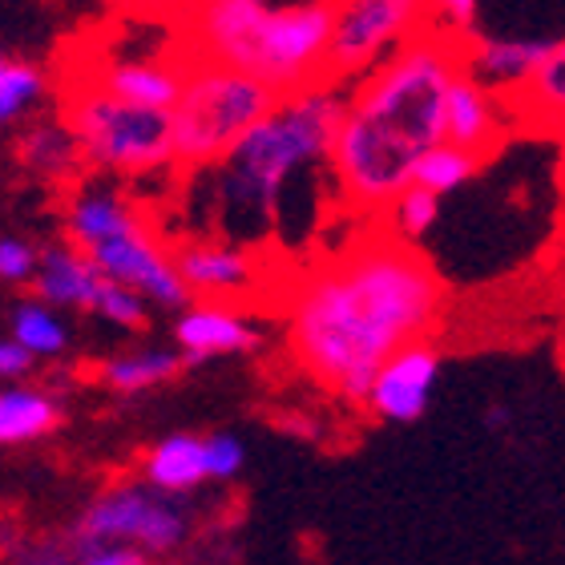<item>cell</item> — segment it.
<instances>
[{"label":"cell","instance_id":"6da1fadb","mask_svg":"<svg viewBox=\"0 0 565 565\" xmlns=\"http://www.w3.org/2000/svg\"><path fill=\"white\" fill-rule=\"evenodd\" d=\"M440 307L445 287L433 263L384 231L299 279L287 303V348L319 388L364 404L384 360L424 340Z\"/></svg>","mask_w":565,"mask_h":565},{"label":"cell","instance_id":"7a4b0ae2","mask_svg":"<svg viewBox=\"0 0 565 565\" xmlns=\"http://www.w3.org/2000/svg\"><path fill=\"white\" fill-rule=\"evenodd\" d=\"M460 70L465 36L428 29L348 85L328 170L352 211L384 214L404 186H413L420 158L448 138V85Z\"/></svg>","mask_w":565,"mask_h":565},{"label":"cell","instance_id":"3957f363","mask_svg":"<svg viewBox=\"0 0 565 565\" xmlns=\"http://www.w3.org/2000/svg\"><path fill=\"white\" fill-rule=\"evenodd\" d=\"M348 85L319 82L282 94L279 106L243 134L223 162L206 166L214 178V211L231 243H250L279 223L282 194L311 166L331 162Z\"/></svg>","mask_w":565,"mask_h":565},{"label":"cell","instance_id":"277c9868","mask_svg":"<svg viewBox=\"0 0 565 565\" xmlns=\"http://www.w3.org/2000/svg\"><path fill=\"white\" fill-rule=\"evenodd\" d=\"M174 21L182 57L247 70L279 94L328 82L331 0H190Z\"/></svg>","mask_w":565,"mask_h":565},{"label":"cell","instance_id":"5b68a950","mask_svg":"<svg viewBox=\"0 0 565 565\" xmlns=\"http://www.w3.org/2000/svg\"><path fill=\"white\" fill-rule=\"evenodd\" d=\"M61 121L73 130L82 158L106 174H158L174 162V109L141 106L106 85L65 73Z\"/></svg>","mask_w":565,"mask_h":565},{"label":"cell","instance_id":"8992f818","mask_svg":"<svg viewBox=\"0 0 565 565\" xmlns=\"http://www.w3.org/2000/svg\"><path fill=\"white\" fill-rule=\"evenodd\" d=\"M279 89L223 61L186 57V85L174 106L178 170H206L235 150L243 134L279 106Z\"/></svg>","mask_w":565,"mask_h":565},{"label":"cell","instance_id":"52a82bcc","mask_svg":"<svg viewBox=\"0 0 565 565\" xmlns=\"http://www.w3.org/2000/svg\"><path fill=\"white\" fill-rule=\"evenodd\" d=\"M428 29L433 0H331L328 82L355 85Z\"/></svg>","mask_w":565,"mask_h":565},{"label":"cell","instance_id":"ba28073f","mask_svg":"<svg viewBox=\"0 0 565 565\" xmlns=\"http://www.w3.org/2000/svg\"><path fill=\"white\" fill-rule=\"evenodd\" d=\"M186 518L182 509L170 501V493L162 489H114V493L97 497L94 505L85 509L77 537L82 542H130L146 554H170L186 537Z\"/></svg>","mask_w":565,"mask_h":565},{"label":"cell","instance_id":"9c48e42d","mask_svg":"<svg viewBox=\"0 0 565 565\" xmlns=\"http://www.w3.org/2000/svg\"><path fill=\"white\" fill-rule=\"evenodd\" d=\"M85 255L97 263V271L106 275V279L126 282V287L141 291L158 307L182 311L194 299V291H190L182 271H178L174 250L153 235L146 218L121 226V231H114L106 238H97L94 247H85Z\"/></svg>","mask_w":565,"mask_h":565},{"label":"cell","instance_id":"30bf717a","mask_svg":"<svg viewBox=\"0 0 565 565\" xmlns=\"http://www.w3.org/2000/svg\"><path fill=\"white\" fill-rule=\"evenodd\" d=\"M440 352L428 340H416L384 360V367L372 380L364 408L384 424H416L428 413L436 384H440Z\"/></svg>","mask_w":565,"mask_h":565},{"label":"cell","instance_id":"8fae6325","mask_svg":"<svg viewBox=\"0 0 565 565\" xmlns=\"http://www.w3.org/2000/svg\"><path fill=\"white\" fill-rule=\"evenodd\" d=\"M77 77H89V82L106 85L114 94L130 97V102H141V106H162V109H174L178 97H182V85H186V57H182V49H178V33H174V45L162 49V53H153V57H106V61H85L77 65Z\"/></svg>","mask_w":565,"mask_h":565},{"label":"cell","instance_id":"7c38bea8","mask_svg":"<svg viewBox=\"0 0 565 565\" xmlns=\"http://www.w3.org/2000/svg\"><path fill=\"white\" fill-rule=\"evenodd\" d=\"M174 263L186 287L199 299H243L259 287V259L250 255L243 243H226V238H194L174 250Z\"/></svg>","mask_w":565,"mask_h":565},{"label":"cell","instance_id":"4fadbf2b","mask_svg":"<svg viewBox=\"0 0 565 565\" xmlns=\"http://www.w3.org/2000/svg\"><path fill=\"white\" fill-rule=\"evenodd\" d=\"M174 340L186 355V364H206L214 355H243L255 352L263 343L259 328L250 323L238 307L218 303V299H202L178 311Z\"/></svg>","mask_w":565,"mask_h":565},{"label":"cell","instance_id":"5bb4252c","mask_svg":"<svg viewBox=\"0 0 565 565\" xmlns=\"http://www.w3.org/2000/svg\"><path fill=\"white\" fill-rule=\"evenodd\" d=\"M554 41L550 36H465V73H472L484 89L518 97L542 70Z\"/></svg>","mask_w":565,"mask_h":565},{"label":"cell","instance_id":"9a60e30c","mask_svg":"<svg viewBox=\"0 0 565 565\" xmlns=\"http://www.w3.org/2000/svg\"><path fill=\"white\" fill-rule=\"evenodd\" d=\"M36 299L53 307H77V311H97L106 275L97 271V263L73 243L41 250V267L33 275Z\"/></svg>","mask_w":565,"mask_h":565},{"label":"cell","instance_id":"2e32d148","mask_svg":"<svg viewBox=\"0 0 565 565\" xmlns=\"http://www.w3.org/2000/svg\"><path fill=\"white\" fill-rule=\"evenodd\" d=\"M445 134H448V141H457V146L481 150L484 158H489V150L497 146V138H501V126H497V94L484 89V85L465 70L448 85Z\"/></svg>","mask_w":565,"mask_h":565},{"label":"cell","instance_id":"e0dca14e","mask_svg":"<svg viewBox=\"0 0 565 565\" xmlns=\"http://www.w3.org/2000/svg\"><path fill=\"white\" fill-rule=\"evenodd\" d=\"M146 484L162 489L170 497L194 493L199 484L211 481V465H206V436H190L174 433L158 440V445L146 452Z\"/></svg>","mask_w":565,"mask_h":565},{"label":"cell","instance_id":"ac0fdd59","mask_svg":"<svg viewBox=\"0 0 565 565\" xmlns=\"http://www.w3.org/2000/svg\"><path fill=\"white\" fill-rule=\"evenodd\" d=\"M141 211L134 206L121 190H109V186H82L77 194L70 199L65 206V235H70L73 247H94L97 238L114 235L121 226L138 223Z\"/></svg>","mask_w":565,"mask_h":565},{"label":"cell","instance_id":"d6986e66","mask_svg":"<svg viewBox=\"0 0 565 565\" xmlns=\"http://www.w3.org/2000/svg\"><path fill=\"white\" fill-rule=\"evenodd\" d=\"M186 364L182 348L178 352H166V348H153V352H130V355H114L102 364V384L114 392H146L158 388L166 380H174Z\"/></svg>","mask_w":565,"mask_h":565},{"label":"cell","instance_id":"ffe728a7","mask_svg":"<svg viewBox=\"0 0 565 565\" xmlns=\"http://www.w3.org/2000/svg\"><path fill=\"white\" fill-rule=\"evenodd\" d=\"M57 424V404L45 392L33 388H4L0 392V445L36 440Z\"/></svg>","mask_w":565,"mask_h":565},{"label":"cell","instance_id":"44dd1931","mask_svg":"<svg viewBox=\"0 0 565 565\" xmlns=\"http://www.w3.org/2000/svg\"><path fill=\"white\" fill-rule=\"evenodd\" d=\"M484 166V153L481 150H469V146H457V141H440V146H433V150L424 153L420 166H416V186H428L433 194H452V190H460L465 182H472V178L481 174Z\"/></svg>","mask_w":565,"mask_h":565},{"label":"cell","instance_id":"7402d4cb","mask_svg":"<svg viewBox=\"0 0 565 565\" xmlns=\"http://www.w3.org/2000/svg\"><path fill=\"white\" fill-rule=\"evenodd\" d=\"M21 158L33 170H45V174H70L73 166H82V146L73 138V130L65 121H49V126H33V130L21 138Z\"/></svg>","mask_w":565,"mask_h":565},{"label":"cell","instance_id":"603a6c76","mask_svg":"<svg viewBox=\"0 0 565 565\" xmlns=\"http://www.w3.org/2000/svg\"><path fill=\"white\" fill-rule=\"evenodd\" d=\"M513 102L537 114L545 121H557L565 114V36H557L550 57L542 61V70L533 73V82L521 89Z\"/></svg>","mask_w":565,"mask_h":565},{"label":"cell","instance_id":"cb8c5ba5","mask_svg":"<svg viewBox=\"0 0 565 565\" xmlns=\"http://www.w3.org/2000/svg\"><path fill=\"white\" fill-rule=\"evenodd\" d=\"M384 223H388V231L396 238H404V243H416V238H424L428 231L436 226V218H440V194H433L428 186H404L396 199H392V206L384 214H380Z\"/></svg>","mask_w":565,"mask_h":565},{"label":"cell","instance_id":"d4e9b609","mask_svg":"<svg viewBox=\"0 0 565 565\" xmlns=\"http://www.w3.org/2000/svg\"><path fill=\"white\" fill-rule=\"evenodd\" d=\"M12 340L24 343L33 355H61L70 343V331L53 316V303H21L12 316Z\"/></svg>","mask_w":565,"mask_h":565},{"label":"cell","instance_id":"484cf974","mask_svg":"<svg viewBox=\"0 0 565 565\" xmlns=\"http://www.w3.org/2000/svg\"><path fill=\"white\" fill-rule=\"evenodd\" d=\"M41 89H45V77H41L36 65H29V61H9L4 73H0V130H4L9 121L21 118L24 109L41 97Z\"/></svg>","mask_w":565,"mask_h":565},{"label":"cell","instance_id":"4316f807","mask_svg":"<svg viewBox=\"0 0 565 565\" xmlns=\"http://www.w3.org/2000/svg\"><path fill=\"white\" fill-rule=\"evenodd\" d=\"M146 295L126 287V282H114L106 279L102 287V299H97V316L109 319V323H118V328H141L146 323Z\"/></svg>","mask_w":565,"mask_h":565},{"label":"cell","instance_id":"83f0119b","mask_svg":"<svg viewBox=\"0 0 565 565\" xmlns=\"http://www.w3.org/2000/svg\"><path fill=\"white\" fill-rule=\"evenodd\" d=\"M206 465H211V481H235L243 465H247V448L231 433L206 436Z\"/></svg>","mask_w":565,"mask_h":565},{"label":"cell","instance_id":"f1b7e54d","mask_svg":"<svg viewBox=\"0 0 565 565\" xmlns=\"http://www.w3.org/2000/svg\"><path fill=\"white\" fill-rule=\"evenodd\" d=\"M41 255L21 238H0V279L4 282H33Z\"/></svg>","mask_w":565,"mask_h":565},{"label":"cell","instance_id":"f546056e","mask_svg":"<svg viewBox=\"0 0 565 565\" xmlns=\"http://www.w3.org/2000/svg\"><path fill=\"white\" fill-rule=\"evenodd\" d=\"M477 4L481 0H433V21L436 29L457 36H469L477 29Z\"/></svg>","mask_w":565,"mask_h":565},{"label":"cell","instance_id":"4dcf8cb0","mask_svg":"<svg viewBox=\"0 0 565 565\" xmlns=\"http://www.w3.org/2000/svg\"><path fill=\"white\" fill-rule=\"evenodd\" d=\"M146 550H138V545H97L94 554H85L82 565H146Z\"/></svg>","mask_w":565,"mask_h":565},{"label":"cell","instance_id":"1f68e13d","mask_svg":"<svg viewBox=\"0 0 565 565\" xmlns=\"http://www.w3.org/2000/svg\"><path fill=\"white\" fill-rule=\"evenodd\" d=\"M36 355L17 340H0V380H12V376H24L29 367H33Z\"/></svg>","mask_w":565,"mask_h":565},{"label":"cell","instance_id":"d6a6232c","mask_svg":"<svg viewBox=\"0 0 565 565\" xmlns=\"http://www.w3.org/2000/svg\"><path fill=\"white\" fill-rule=\"evenodd\" d=\"M114 9H121V12H150V17H178V12L186 9L190 0H109Z\"/></svg>","mask_w":565,"mask_h":565},{"label":"cell","instance_id":"836d02e7","mask_svg":"<svg viewBox=\"0 0 565 565\" xmlns=\"http://www.w3.org/2000/svg\"><path fill=\"white\" fill-rule=\"evenodd\" d=\"M484 424H489V428H505V424H509L505 408H489V416H484Z\"/></svg>","mask_w":565,"mask_h":565},{"label":"cell","instance_id":"e575fe53","mask_svg":"<svg viewBox=\"0 0 565 565\" xmlns=\"http://www.w3.org/2000/svg\"><path fill=\"white\" fill-rule=\"evenodd\" d=\"M29 565H65V562H61V557H33Z\"/></svg>","mask_w":565,"mask_h":565},{"label":"cell","instance_id":"d590c367","mask_svg":"<svg viewBox=\"0 0 565 565\" xmlns=\"http://www.w3.org/2000/svg\"><path fill=\"white\" fill-rule=\"evenodd\" d=\"M554 126H557V130H562V134H565V114H562V118H557V121H554Z\"/></svg>","mask_w":565,"mask_h":565},{"label":"cell","instance_id":"8d00e7d4","mask_svg":"<svg viewBox=\"0 0 565 565\" xmlns=\"http://www.w3.org/2000/svg\"><path fill=\"white\" fill-rule=\"evenodd\" d=\"M4 65H9V61H4V53H0V73H4Z\"/></svg>","mask_w":565,"mask_h":565}]
</instances>
